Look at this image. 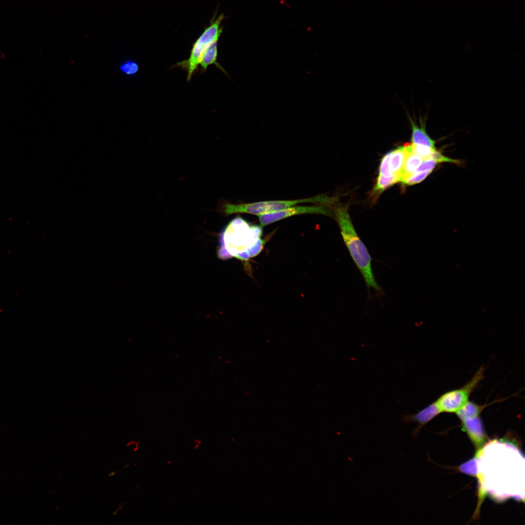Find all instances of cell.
<instances>
[{"mask_svg":"<svg viewBox=\"0 0 525 525\" xmlns=\"http://www.w3.org/2000/svg\"><path fill=\"white\" fill-rule=\"evenodd\" d=\"M262 227L251 225L241 217L230 221L219 235L217 257L222 260L235 258L247 261L263 248Z\"/></svg>","mask_w":525,"mask_h":525,"instance_id":"1","label":"cell"},{"mask_svg":"<svg viewBox=\"0 0 525 525\" xmlns=\"http://www.w3.org/2000/svg\"><path fill=\"white\" fill-rule=\"evenodd\" d=\"M488 404H479L469 400L455 413L461 420L478 416Z\"/></svg>","mask_w":525,"mask_h":525,"instance_id":"12","label":"cell"},{"mask_svg":"<svg viewBox=\"0 0 525 525\" xmlns=\"http://www.w3.org/2000/svg\"><path fill=\"white\" fill-rule=\"evenodd\" d=\"M408 153L405 144L391 151L389 168L393 175L402 176L405 160Z\"/></svg>","mask_w":525,"mask_h":525,"instance_id":"10","label":"cell"},{"mask_svg":"<svg viewBox=\"0 0 525 525\" xmlns=\"http://www.w3.org/2000/svg\"><path fill=\"white\" fill-rule=\"evenodd\" d=\"M218 55L217 41L211 43L205 51L200 60L199 65L202 71H206L209 66L214 64L223 72L225 70L217 62Z\"/></svg>","mask_w":525,"mask_h":525,"instance_id":"11","label":"cell"},{"mask_svg":"<svg viewBox=\"0 0 525 525\" xmlns=\"http://www.w3.org/2000/svg\"><path fill=\"white\" fill-rule=\"evenodd\" d=\"M410 121L412 127L411 143L436 149V141L427 133L425 124L421 122V126L420 127L411 118Z\"/></svg>","mask_w":525,"mask_h":525,"instance_id":"9","label":"cell"},{"mask_svg":"<svg viewBox=\"0 0 525 525\" xmlns=\"http://www.w3.org/2000/svg\"><path fill=\"white\" fill-rule=\"evenodd\" d=\"M138 64L132 60H125L120 66V70L125 75L132 76L135 75L139 70Z\"/></svg>","mask_w":525,"mask_h":525,"instance_id":"17","label":"cell"},{"mask_svg":"<svg viewBox=\"0 0 525 525\" xmlns=\"http://www.w3.org/2000/svg\"><path fill=\"white\" fill-rule=\"evenodd\" d=\"M405 145L408 153L403 165L402 176L414 173L423 160L421 157L409 150L408 143Z\"/></svg>","mask_w":525,"mask_h":525,"instance_id":"14","label":"cell"},{"mask_svg":"<svg viewBox=\"0 0 525 525\" xmlns=\"http://www.w3.org/2000/svg\"><path fill=\"white\" fill-rule=\"evenodd\" d=\"M463 429L476 443H481L483 439L484 429L479 416L461 420Z\"/></svg>","mask_w":525,"mask_h":525,"instance_id":"8","label":"cell"},{"mask_svg":"<svg viewBox=\"0 0 525 525\" xmlns=\"http://www.w3.org/2000/svg\"><path fill=\"white\" fill-rule=\"evenodd\" d=\"M304 214H320L332 215V211L324 206H292L281 210L258 215L262 227L294 215Z\"/></svg>","mask_w":525,"mask_h":525,"instance_id":"6","label":"cell"},{"mask_svg":"<svg viewBox=\"0 0 525 525\" xmlns=\"http://www.w3.org/2000/svg\"><path fill=\"white\" fill-rule=\"evenodd\" d=\"M485 368L481 367L472 378L462 387L448 391L435 401L441 413H456L469 400L471 393L484 378Z\"/></svg>","mask_w":525,"mask_h":525,"instance_id":"5","label":"cell"},{"mask_svg":"<svg viewBox=\"0 0 525 525\" xmlns=\"http://www.w3.org/2000/svg\"><path fill=\"white\" fill-rule=\"evenodd\" d=\"M431 158H433L438 163L441 162H452L456 164L459 163L458 160L446 157L437 150L433 154Z\"/></svg>","mask_w":525,"mask_h":525,"instance_id":"20","label":"cell"},{"mask_svg":"<svg viewBox=\"0 0 525 525\" xmlns=\"http://www.w3.org/2000/svg\"><path fill=\"white\" fill-rule=\"evenodd\" d=\"M441 413L436 402H434L414 414L406 413L402 414L401 421L405 424L417 422L418 424L412 432L413 437H416L419 434L421 428L436 416Z\"/></svg>","mask_w":525,"mask_h":525,"instance_id":"7","label":"cell"},{"mask_svg":"<svg viewBox=\"0 0 525 525\" xmlns=\"http://www.w3.org/2000/svg\"><path fill=\"white\" fill-rule=\"evenodd\" d=\"M437 164L438 163L432 158L424 159L414 172H432Z\"/></svg>","mask_w":525,"mask_h":525,"instance_id":"19","label":"cell"},{"mask_svg":"<svg viewBox=\"0 0 525 525\" xmlns=\"http://www.w3.org/2000/svg\"><path fill=\"white\" fill-rule=\"evenodd\" d=\"M401 176L392 175L386 176L379 175L373 190V193L376 195H380L383 191L394 184L400 182Z\"/></svg>","mask_w":525,"mask_h":525,"instance_id":"13","label":"cell"},{"mask_svg":"<svg viewBox=\"0 0 525 525\" xmlns=\"http://www.w3.org/2000/svg\"><path fill=\"white\" fill-rule=\"evenodd\" d=\"M223 18V15H220L204 31L193 44L190 56L187 59L177 62L175 65L174 67H180L186 71L187 81L191 80L193 74L199 65L205 51L211 43L218 40L222 32L221 24Z\"/></svg>","mask_w":525,"mask_h":525,"instance_id":"4","label":"cell"},{"mask_svg":"<svg viewBox=\"0 0 525 525\" xmlns=\"http://www.w3.org/2000/svg\"><path fill=\"white\" fill-rule=\"evenodd\" d=\"M409 150L421 157L423 159L431 158L433 154L436 151V149L433 148L422 145L408 144Z\"/></svg>","mask_w":525,"mask_h":525,"instance_id":"16","label":"cell"},{"mask_svg":"<svg viewBox=\"0 0 525 525\" xmlns=\"http://www.w3.org/2000/svg\"><path fill=\"white\" fill-rule=\"evenodd\" d=\"M335 199L325 195L291 200H271L249 203L233 204L226 203L222 210L226 215L234 213H248L256 215L281 210L297 204L314 203L322 204H332Z\"/></svg>","mask_w":525,"mask_h":525,"instance_id":"3","label":"cell"},{"mask_svg":"<svg viewBox=\"0 0 525 525\" xmlns=\"http://www.w3.org/2000/svg\"><path fill=\"white\" fill-rule=\"evenodd\" d=\"M431 173V172H414L411 174L402 176L400 182L404 186L413 185L423 181Z\"/></svg>","mask_w":525,"mask_h":525,"instance_id":"15","label":"cell"},{"mask_svg":"<svg viewBox=\"0 0 525 525\" xmlns=\"http://www.w3.org/2000/svg\"><path fill=\"white\" fill-rule=\"evenodd\" d=\"M390 156L391 151L387 153L382 158L379 169V175L389 176L393 175L389 168Z\"/></svg>","mask_w":525,"mask_h":525,"instance_id":"18","label":"cell"},{"mask_svg":"<svg viewBox=\"0 0 525 525\" xmlns=\"http://www.w3.org/2000/svg\"><path fill=\"white\" fill-rule=\"evenodd\" d=\"M334 212L343 241L362 275L368 289L373 288L377 293L382 292V289L376 282L373 274L371 256L354 228L349 215L348 207L344 206L335 208Z\"/></svg>","mask_w":525,"mask_h":525,"instance_id":"2","label":"cell"}]
</instances>
